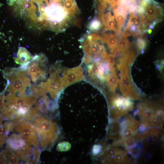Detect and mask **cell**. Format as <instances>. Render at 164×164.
Instances as JSON below:
<instances>
[{
  "label": "cell",
  "instance_id": "obj_1",
  "mask_svg": "<svg viewBox=\"0 0 164 164\" xmlns=\"http://www.w3.org/2000/svg\"><path fill=\"white\" fill-rule=\"evenodd\" d=\"M14 11L31 28L64 32L79 15L75 0H15Z\"/></svg>",
  "mask_w": 164,
  "mask_h": 164
},
{
  "label": "cell",
  "instance_id": "obj_2",
  "mask_svg": "<svg viewBox=\"0 0 164 164\" xmlns=\"http://www.w3.org/2000/svg\"><path fill=\"white\" fill-rule=\"evenodd\" d=\"M43 149H47L56 141L59 134L58 127L54 122L44 117L39 116L32 124Z\"/></svg>",
  "mask_w": 164,
  "mask_h": 164
},
{
  "label": "cell",
  "instance_id": "obj_3",
  "mask_svg": "<svg viewBox=\"0 0 164 164\" xmlns=\"http://www.w3.org/2000/svg\"><path fill=\"white\" fill-rule=\"evenodd\" d=\"M117 67L121 72L119 83L120 90L123 96L133 100L139 99L140 93L132 81L129 66L120 65L117 66Z\"/></svg>",
  "mask_w": 164,
  "mask_h": 164
},
{
  "label": "cell",
  "instance_id": "obj_4",
  "mask_svg": "<svg viewBox=\"0 0 164 164\" xmlns=\"http://www.w3.org/2000/svg\"><path fill=\"white\" fill-rule=\"evenodd\" d=\"M17 122L15 129L21 137L31 146L33 148L37 147L39 145L38 138L32 124L26 121Z\"/></svg>",
  "mask_w": 164,
  "mask_h": 164
},
{
  "label": "cell",
  "instance_id": "obj_5",
  "mask_svg": "<svg viewBox=\"0 0 164 164\" xmlns=\"http://www.w3.org/2000/svg\"><path fill=\"white\" fill-rule=\"evenodd\" d=\"M83 70L81 65L64 70L60 77V80L63 87H66L72 84L83 80Z\"/></svg>",
  "mask_w": 164,
  "mask_h": 164
},
{
  "label": "cell",
  "instance_id": "obj_6",
  "mask_svg": "<svg viewBox=\"0 0 164 164\" xmlns=\"http://www.w3.org/2000/svg\"><path fill=\"white\" fill-rule=\"evenodd\" d=\"M112 111L116 116H120L131 110L133 107L131 101L123 97L116 95L111 98Z\"/></svg>",
  "mask_w": 164,
  "mask_h": 164
},
{
  "label": "cell",
  "instance_id": "obj_7",
  "mask_svg": "<svg viewBox=\"0 0 164 164\" xmlns=\"http://www.w3.org/2000/svg\"><path fill=\"white\" fill-rule=\"evenodd\" d=\"M145 17L152 22H159L163 16L162 8L160 4L154 0H149L144 7Z\"/></svg>",
  "mask_w": 164,
  "mask_h": 164
},
{
  "label": "cell",
  "instance_id": "obj_8",
  "mask_svg": "<svg viewBox=\"0 0 164 164\" xmlns=\"http://www.w3.org/2000/svg\"><path fill=\"white\" fill-rule=\"evenodd\" d=\"M39 86L49 92L51 96L54 98L56 97L63 87L59 74L55 73H52L47 81L41 82Z\"/></svg>",
  "mask_w": 164,
  "mask_h": 164
},
{
  "label": "cell",
  "instance_id": "obj_9",
  "mask_svg": "<svg viewBox=\"0 0 164 164\" xmlns=\"http://www.w3.org/2000/svg\"><path fill=\"white\" fill-rule=\"evenodd\" d=\"M130 14L127 26H134L139 29H146L147 26L145 23L144 14L140 15L136 12Z\"/></svg>",
  "mask_w": 164,
  "mask_h": 164
},
{
  "label": "cell",
  "instance_id": "obj_10",
  "mask_svg": "<svg viewBox=\"0 0 164 164\" xmlns=\"http://www.w3.org/2000/svg\"><path fill=\"white\" fill-rule=\"evenodd\" d=\"M33 57L25 48L19 47L15 61L17 64L23 65L29 63Z\"/></svg>",
  "mask_w": 164,
  "mask_h": 164
},
{
  "label": "cell",
  "instance_id": "obj_11",
  "mask_svg": "<svg viewBox=\"0 0 164 164\" xmlns=\"http://www.w3.org/2000/svg\"><path fill=\"white\" fill-rule=\"evenodd\" d=\"M135 56V54L134 50L127 51L119 59V62L117 66L126 65L129 66L133 62Z\"/></svg>",
  "mask_w": 164,
  "mask_h": 164
},
{
  "label": "cell",
  "instance_id": "obj_12",
  "mask_svg": "<svg viewBox=\"0 0 164 164\" xmlns=\"http://www.w3.org/2000/svg\"><path fill=\"white\" fill-rule=\"evenodd\" d=\"M101 36L104 38L105 43L111 50L117 46L118 40L116 35L103 32Z\"/></svg>",
  "mask_w": 164,
  "mask_h": 164
},
{
  "label": "cell",
  "instance_id": "obj_13",
  "mask_svg": "<svg viewBox=\"0 0 164 164\" xmlns=\"http://www.w3.org/2000/svg\"><path fill=\"white\" fill-rule=\"evenodd\" d=\"M106 78L108 86L112 92H114L119 83V79L115 72L108 75Z\"/></svg>",
  "mask_w": 164,
  "mask_h": 164
},
{
  "label": "cell",
  "instance_id": "obj_14",
  "mask_svg": "<svg viewBox=\"0 0 164 164\" xmlns=\"http://www.w3.org/2000/svg\"><path fill=\"white\" fill-rule=\"evenodd\" d=\"M130 43L126 37L121 36L118 40L117 46L120 50L119 54L122 56L128 51Z\"/></svg>",
  "mask_w": 164,
  "mask_h": 164
},
{
  "label": "cell",
  "instance_id": "obj_15",
  "mask_svg": "<svg viewBox=\"0 0 164 164\" xmlns=\"http://www.w3.org/2000/svg\"><path fill=\"white\" fill-rule=\"evenodd\" d=\"M114 16L118 28L121 29V28L124 26L125 23L127 19V14H114Z\"/></svg>",
  "mask_w": 164,
  "mask_h": 164
},
{
  "label": "cell",
  "instance_id": "obj_16",
  "mask_svg": "<svg viewBox=\"0 0 164 164\" xmlns=\"http://www.w3.org/2000/svg\"><path fill=\"white\" fill-rule=\"evenodd\" d=\"M126 153L125 152L118 151L114 155V161L116 163H122L124 162Z\"/></svg>",
  "mask_w": 164,
  "mask_h": 164
},
{
  "label": "cell",
  "instance_id": "obj_17",
  "mask_svg": "<svg viewBox=\"0 0 164 164\" xmlns=\"http://www.w3.org/2000/svg\"><path fill=\"white\" fill-rule=\"evenodd\" d=\"M88 71L89 74L92 76L99 75V69L98 64L95 63H92L89 68Z\"/></svg>",
  "mask_w": 164,
  "mask_h": 164
},
{
  "label": "cell",
  "instance_id": "obj_18",
  "mask_svg": "<svg viewBox=\"0 0 164 164\" xmlns=\"http://www.w3.org/2000/svg\"><path fill=\"white\" fill-rule=\"evenodd\" d=\"M147 42L146 40L142 38L138 37L136 41V46L139 50L141 52H143V51L146 47Z\"/></svg>",
  "mask_w": 164,
  "mask_h": 164
},
{
  "label": "cell",
  "instance_id": "obj_19",
  "mask_svg": "<svg viewBox=\"0 0 164 164\" xmlns=\"http://www.w3.org/2000/svg\"><path fill=\"white\" fill-rule=\"evenodd\" d=\"M104 60L109 65L113 66L115 63V56L113 54H109L106 56Z\"/></svg>",
  "mask_w": 164,
  "mask_h": 164
},
{
  "label": "cell",
  "instance_id": "obj_20",
  "mask_svg": "<svg viewBox=\"0 0 164 164\" xmlns=\"http://www.w3.org/2000/svg\"><path fill=\"white\" fill-rule=\"evenodd\" d=\"M123 142L125 145L128 147L131 148L135 143V141L131 137L125 138Z\"/></svg>",
  "mask_w": 164,
  "mask_h": 164
},
{
  "label": "cell",
  "instance_id": "obj_21",
  "mask_svg": "<svg viewBox=\"0 0 164 164\" xmlns=\"http://www.w3.org/2000/svg\"><path fill=\"white\" fill-rule=\"evenodd\" d=\"M101 146L99 145H95L93 147L92 153L93 155H96L101 151Z\"/></svg>",
  "mask_w": 164,
  "mask_h": 164
},
{
  "label": "cell",
  "instance_id": "obj_22",
  "mask_svg": "<svg viewBox=\"0 0 164 164\" xmlns=\"http://www.w3.org/2000/svg\"><path fill=\"white\" fill-rule=\"evenodd\" d=\"M120 150L118 148H110L107 151V153L109 156H113Z\"/></svg>",
  "mask_w": 164,
  "mask_h": 164
},
{
  "label": "cell",
  "instance_id": "obj_23",
  "mask_svg": "<svg viewBox=\"0 0 164 164\" xmlns=\"http://www.w3.org/2000/svg\"><path fill=\"white\" fill-rule=\"evenodd\" d=\"M157 138L156 135L154 133L149 136L148 140L151 142H154L156 141Z\"/></svg>",
  "mask_w": 164,
  "mask_h": 164
},
{
  "label": "cell",
  "instance_id": "obj_24",
  "mask_svg": "<svg viewBox=\"0 0 164 164\" xmlns=\"http://www.w3.org/2000/svg\"><path fill=\"white\" fill-rule=\"evenodd\" d=\"M4 92L0 94V109L1 108L4 101Z\"/></svg>",
  "mask_w": 164,
  "mask_h": 164
},
{
  "label": "cell",
  "instance_id": "obj_25",
  "mask_svg": "<svg viewBox=\"0 0 164 164\" xmlns=\"http://www.w3.org/2000/svg\"><path fill=\"white\" fill-rule=\"evenodd\" d=\"M6 129L5 127L0 128V135H4L6 132Z\"/></svg>",
  "mask_w": 164,
  "mask_h": 164
},
{
  "label": "cell",
  "instance_id": "obj_26",
  "mask_svg": "<svg viewBox=\"0 0 164 164\" xmlns=\"http://www.w3.org/2000/svg\"><path fill=\"white\" fill-rule=\"evenodd\" d=\"M147 32L149 34H150L152 32V29H148L147 30Z\"/></svg>",
  "mask_w": 164,
  "mask_h": 164
}]
</instances>
